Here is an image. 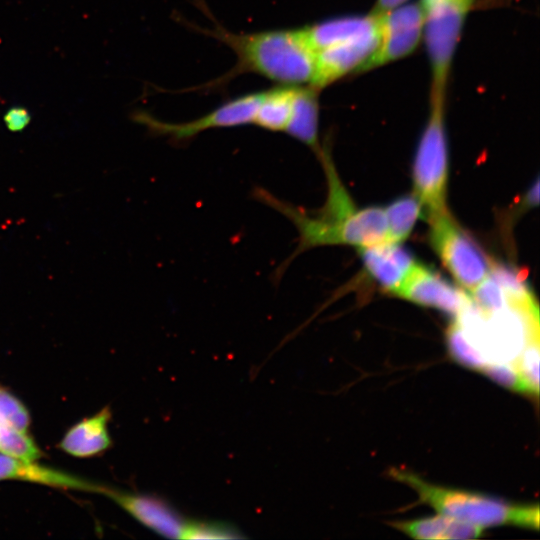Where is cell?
<instances>
[{
    "mask_svg": "<svg viewBox=\"0 0 540 540\" xmlns=\"http://www.w3.org/2000/svg\"><path fill=\"white\" fill-rule=\"evenodd\" d=\"M0 453L21 459L35 461L42 453L26 432L0 422Z\"/></svg>",
    "mask_w": 540,
    "mask_h": 540,
    "instance_id": "cell-22",
    "label": "cell"
},
{
    "mask_svg": "<svg viewBox=\"0 0 540 540\" xmlns=\"http://www.w3.org/2000/svg\"><path fill=\"white\" fill-rule=\"evenodd\" d=\"M108 407L73 426L63 437L61 448L77 457H88L106 450L110 444L107 423L110 419Z\"/></svg>",
    "mask_w": 540,
    "mask_h": 540,
    "instance_id": "cell-15",
    "label": "cell"
},
{
    "mask_svg": "<svg viewBox=\"0 0 540 540\" xmlns=\"http://www.w3.org/2000/svg\"><path fill=\"white\" fill-rule=\"evenodd\" d=\"M318 90L299 86L285 133L302 142L317 154L321 150L318 136Z\"/></svg>",
    "mask_w": 540,
    "mask_h": 540,
    "instance_id": "cell-17",
    "label": "cell"
},
{
    "mask_svg": "<svg viewBox=\"0 0 540 540\" xmlns=\"http://www.w3.org/2000/svg\"><path fill=\"white\" fill-rule=\"evenodd\" d=\"M245 536L236 526L207 520H186L181 539H242Z\"/></svg>",
    "mask_w": 540,
    "mask_h": 540,
    "instance_id": "cell-23",
    "label": "cell"
},
{
    "mask_svg": "<svg viewBox=\"0 0 540 540\" xmlns=\"http://www.w3.org/2000/svg\"><path fill=\"white\" fill-rule=\"evenodd\" d=\"M481 372L504 388L519 393L535 395L531 386L512 362L490 361L484 366Z\"/></svg>",
    "mask_w": 540,
    "mask_h": 540,
    "instance_id": "cell-24",
    "label": "cell"
},
{
    "mask_svg": "<svg viewBox=\"0 0 540 540\" xmlns=\"http://www.w3.org/2000/svg\"><path fill=\"white\" fill-rule=\"evenodd\" d=\"M388 224L389 242L404 241L421 215V204L415 195L402 196L384 209Z\"/></svg>",
    "mask_w": 540,
    "mask_h": 540,
    "instance_id": "cell-20",
    "label": "cell"
},
{
    "mask_svg": "<svg viewBox=\"0 0 540 540\" xmlns=\"http://www.w3.org/2000/svg\"><path fill=\"white\" fill-rule=\"evenodd\" d=\"M392 525L408 536L421 540H460L478 538L483 527L438 515L409 521H397Z\"/></svg>",
    "mask_w": 540,
    "mask_h": 540,
    "instance_id": "cell-16",
    "label": "cell"
},
{
    "mask_svg": "<svg viewBox=\"0 0 540 540\" xmlns=\"http://www.w3.org/2000/svg\"><path fill=\"white\" fill-rule=\"evenodd\" d=\"M394 295L418 305L432 307L457 316L467 293L446 281L439 273L417 263L406 275Z\"/></svg>",
    "mask_w": 540,
    "mask_h": 540,
    "instance_id": "cell-10",
    "label": "cell"
},
{
    "mask_svg": "<svg viewBox=\"0 0 540 540\" xmlns=\"http://www.w3.org/2000/svg\"><path fill=\"white\" fill-rule=\"evenodd\" d=\"M445 97L430 96L428 121L413 162V186L427 221L447 211L448 146L444 122Z\"/></svg>",
    "mask_w": 540,
    "mask_h": 540,
    "instance_id": "cell-4",
    "label": "cell"
},
{
    "mask_svg": "<svg viewBox=\"0 0 540 540\" xmlns=\"http://www.w3.org/2000/svg\"><path fill=\"white\" fill-rule=\"evenodd\" d=\"M446 344L450 356L462 366L480 371L489 362L482 352L469 340L462 327L454 319L446 331Z\"/></svg>",
    "mask_w": 540,
    "mask_h": 540,
    "instance_id": "cell-21",
    "label": "cell"
},
{
    "mask_svg": "<svg viewBox=\"0 0 540 540\" xmlns=\"http://www.w3.org/2000/svg\"><path fill=\"white\" fill-rule=\"evenodd\" d=\"M3 120L8 130L19 132L28 126L31 116L25 107L13 106L5 112Z\"/></svg>",
    "mask_w": 540,
    "mask_h": 540,
    "instance_id": "cell-28",
    "label": "cell"
},
{
    "mask_svg": "<svg viewBox=\"0 0 540 540\" xmlns=\"http://www.w3.org/2000/svg\"><path fill=\"white\" fill-rule=\"evenodd\" d=\"M262 97L263 91L242 95L227 101L204 116L188 122H166L144 111L135 112L133 118L138 123L145 125L155 135L164 136L173 141H185L208 129L253 124Z\"/></svg>",
    "mask_w": 540,
    "mask_h": 540,
    "instance_id": "cell-7",
    "label": "cell"
},
{
    "mask_svg": "<svg viewBox=\"0 0 540 540\" xmlns=\"http://www.w3.org/2000/svg\"><path fill=\"white\" fill-rule=\"evenodd\" d=\"M299 86L279 85L263 91L253 124L271 132H285Z\"/></svg>",
    "mask_w": 540,
    "mask_h": 540,
    "instance_id": "cell-18",
    "label": "cell"
},
{
    "mask_svg": "<svg viewBox=\"0 0 540 540\" xmlns=\"http://www.w3.org/2000/svg\"><path fill=\"white\" fill-rule=\"evenodd\" d=\"M379 15V43L357 69L364 72L412 53L423 35L425 9L420 3L398 6Z\"/></svg>",
    "mask_w": 540,
    "mask_h": 540,
    "instance_id": "cell-8",
    "label": "cell"
},
{
    "mask_svg": "<svg viewBox=\"0 0 540 540\" xmlns=\"http://www.w3.org/2000/svg\"><path fill=\"white\" fill-rule=\"evenodd\" d=\"M407 0H377L371 13L383 14L398 6L403 5Z\"/></svg>",
    "mask_w": 540,
    "mask_h": 540,
    "instance_id": "cell-29",
    "label": "cell"
},
{
    "mask_svg": "<svg viewBox=\"0 0 540 540\" xmlns=\"http://www.w3.org/2000/svg\"><path fill=\"white\" fill-rule=\"evenodd\" d=\"M318 157L328 185L326 202L318 213H307L263 188L253 192L258 201L284 215L298 231V245L279 268L281 273L296 256L313 247L346 244L361 248L389 240L385 210L377 206L357 210L339 179L329 152L321 148Z\"/></svg>",
    "mask_w": 540,
    "mask_h": 540,
    "instance_id": "cell-1",
    "label": "cell"
},
{
    "mask_svg": "<svg viewBox=\"0 0 540 540\" xmlns=\"http://www.w3.org/2000/svg\"><path fill=\"white\" fill-rule=\"evenodd\" d=\"M0 422L27 432L30 417L24 405L6 390L0 388Z\"/></svg>",
    "mask_w": 540,
    "mask_h": 540,
    "instance_id": "cell-27",
    "label": "cell"
},
{
    "mask_svg": "<svg viewBox=\"0 0 540 540\" xmlns=\"http://www.w3.org/2000/svg\"><path fill=\"white\" fill-rule=\"evenodd\" d=\"M379 28V15L343 16L325 20L302 28L314 53L329 46L342 43Z\"/></svg>",
    "mask_w": 540,
    "mask_h": 540,
    "instance_id": "cell-13",
    "label": "cell"
},
{
    "mask_svg": "<svg viewBox=\"0 0 540 540\" xmlns=\"http://www.w3.org/2000/svg\"><path fill=\"white\" fill-rule=\"evenodd\" d=\"M204 32L226 44L236 54V66L217 84L248 72L279 85L301 86L310 84L312 80L315 53L302 28L235 34L217 26Z\"/></svg>",
    "mask_w": 540,
    "mask_h": 540,
    "instance_id": "cell-2",
    "label": "cell"
},
{
    "mask_svg": "<svg viewBox=\"0 0 540 540\" xmlns=\"http://www.w3.org/2000/svg\"><path fill=\"white\" fill-rule=\"evenodd\" d=\"M379 38L378 28L315 53L314 74L309 86L319 91L348 73L356 72L375 51Z\"/></svg>",
    "mask_w": 540,
    "mask_h": 540,
    "instance_id": "cell-9",
    "label": "cell"
},
{
    "mask_svg": "<svg viewBox=\"0 0 540 540\" xmlns=\"http://www.w3.org/2000/svg\"><path fill=\"white\" fill-rule=\"evenodd\" d=\"M23 480L51 487L102 492L104 487L73 475L50 469L32 461H24L0 454V480Z\"/></svg>",
    "mask_w": 540,
    "mask_h": 540,
    "instance_id": "cell-14",
    "label": "cell"
},
{
    "mask_svg": "<svg viewBox=\"0 0 540 540\" xmlns=\"http://www.w3.org/2000/svg\"><path fill=\"white\" fill-rule=\"evenodd\" d=\"M365 269L387 292L394 294L416 264L413 255L399 242L359 248Z\"/></svg>",
    "mask_w": 540,
    "mask_h": 540,
    "instance_id": "cell-12",
    "label": "cell"
},
{
    "mask_svg": "<svg viewBox=\"0 0 540 540\" xmlns=\"http://www.w3.org/2000/svg\"><path fill=\"white\" fill-rule=\"evenodd\" d=\"M473 2L433 0L423 5L426 12L423 32L432 73L430 96L445 97L455 49Z\"/></svg>",
    "mask_w": 540,
    "mask_h": 540,
    "instance_id": "cell-5",
    "label": "cell"
},
{
    "mask_svg": "<svg viewBox=\"0 0 540 540\" xmlns=\"http://www.w3.org/2000/svg\"><path fill=\"white\" fill-rule=\"evenodd\" d=\"M433 0H422V5H427L428 3L432 2ZM474 1V0H473Z\"/></svg>",
    "mask_w": 540,
    "mask_h": 540,
    "instance_id": "cell-30",
    "label": "cell"
},
{
    "mask_svg": "<svg viewBox=\"0 0 540 540\" xmlns=\"http://www.w3.org/2000/svg\"><path fill=\"white\" fill-rule=\"evenodd\" d=\"M468 295L472 302L487 315L498 312L509 305L504 291L489 274Z\"/></svg>",
    "mask_w": 540,
    "mask_h": 540,
    "instance_id": "cell-25",
    "label": "cell"
},
{
    "mask_svg": "<svg viewBox=\"0 0 540 540\" xmlns=\"http://www.w3.org/2000/svg\"><path fill=\"white\" fill-rule=\"evenodd\" d=\"M429 223L431 246L458 284L472 292L488 276L491 262L448 211Z\"/></svg>",
    "mask_w": 540,
    "mask_h": 540,
    "instance_id": "cell-6",
    "label": "cell"
},
{
    "mask_svg": "<svg viewBox=\"0 0 540 540\" xmlns=\"http://www.w3.org/2000/svg\"><path fill=\"white\" fill-rule=\"evenodd\" d=\"M489 275L504 291L508 304L531 307L538 305L526 281L524 271L499 262L490 263Z\"/></svg>",
    "mask_w": 540,
    "mask_h": 540,
    "instance_id": "cell-19",
    "label": "cell"
},
{
    "mask_svg": "<svg viewBox=\"0 0 540 540\" xmlns=\"http://www.w3.org/2000/svg\"><path fill=\"white\" fill-rule=\"evenodd\" d=\"M539 356V336H534L526 343L515 364L536 396L539 394Z\"/></svg>",
    "mask_w": 540,
    "mask_h": 540,
    "instance_id": "cell-26",
    "label": "cell"
},
{
    "mask_svg": "<svg viewBox=\"0 0 540 540\" xmlns=\"http://www.w3.org/2000/svg\"><path fill=\"white\" fill-rule=\"evenodd\" d=\"M120 507L138 522L157 534L167 538H180L185 519L166 500L155 495L134 494L104 488Z\"/></svg>",
    "mask_w": 540,
    "mask_h": 540,
    "instance_id": "cell-11",
    "label": "cell"
},
{
    "mask_svg": "<svg viewBox=\"0 0 540 540\" xmlns=\"http://www.w3.org/2000/svg\"><path fill=\"white\" fill-rule=\"evenodd\" d=\"M390 476L410 486L419 499L434 508L438 514L465 521L483 528L512 525L539 528L538 505H518L483 494L433 485L418 475L400 469Z\"/></svg>",
    "mask_w": 540,
    "mask_h": 540,
    "instance_id": "cell-3",
    "label": "cell"
}]
</instances>
